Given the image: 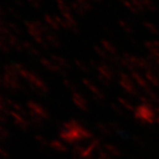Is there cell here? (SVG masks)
<instances>
[{
  "mask_svg": "<svg viewBox=\"0 0 159 159\" xmlns=\"http://www.w3.org/2000/svg\"><path fill=\"white\" fill-rule=\"evenodd\" d=\"M97 79H98V80H99L102 84H103L104 86H106V87H110L111 84V80H109L106 79L105 77L102 76L101 74H98V75H97Z\"/></svg>",
  "mask_w": 159,
  "mask_h": 159,
  "instance_id": "42",
  "label": "cell"
},
{
  "mask_svg": "<svg viewBox=\"0 0 159 159\" xmlns=\"http://www.w3.org/2000/svg\"><path fill=\"white\" fill-rule=\"evenodd\" d=\"M6 26L8 27V29L11 30V32H13L14 34L18 35H22V30L18 27L17 25H15L14 23L11 22H6Z\"/></svg>",
  "mask_w": 159,
  "mask_h": 159,
  "instance_id": "32",
  "label": "cell"
},
{
  "mask_svg": "<svg viewBox=\"0 0 159 159\" xmlns=\"http://www.w3.org/2000/svg\"><path fill=\"white\" fill-rule=\"evenodd\" d=\"M7 10H8V12H9V14H10L11 16H12L14 19H16V20H21V17H20V15L17 11L13 9V8H11V7H8V8H7Z\"/></svg>",
  "mask_w": 159,
  "mask_h": 159,
  "instance_id": "43",
  "label": "cell"
},
{
  "mask_svg": "<svg viewBox=\"0 0 159 159\" xmlns=\"http://www.w3.org/2000/svg\"><path fill=\"white\" fill-rule=\"evenodd\" d=\"M89 65H90L91 67L94 69H97V67H98V64L97 63V61H95V60H93V59H90V60H89Z\"/></svg>",
  "mask_w": 159,
  "mask_h": 159,
  "instance_id": "49",
  "label": "cell"
},
{
  "mask_svg": "<svg viewBox=\"0 0 159 159\" xmlns=\"http://www.w3.org/2000/svg\"><path fill=\"white\" fill-rule=\"evenodd\" d=\"M98 155H99V157L97 159H112L111 157L109 155L108 152H106V151H104L102 149L98 152Z\"/></svg>",
  "mask_w": 159,
  "mask_h": 159,
  "instance_id": "45",
  "label": "cell"
},
{
  "mask_svg": "<svg viewBox=\"0 0 159 159\" xmlns=\"http://www.w3.org/2000/svg\"><path fill=\"white\" fill-rule=\"evenodd\" d=\"M34 139L43 147H47V146L50 145V143L46 140V138H44V137L43 136V135H41V134H35L34 135Z\"/></svg>",
  "mask_w": 159,
  "mask_h": 159,
  "instance_id": "38",
  "label": "cell"
},
{
  "mask_svg": "<svg viewBox=\"0 0 159 159\" xmlns=\"http://www.w3.org/2000/svg\"><path fill=\"white\" fill-rule=\"evenodd\" d=\"M95 1H97V2H100L101 0H95Z\"/></svg>",
  "mask_w": 159,
  "mask_h": 159,
  "instance_id": "56",
  "label": "cell"
},
{
  "mask_svg": "<svg viewBox=\"0 0 159 159\" xmlns=\"http://www.w3.org/2000/svg\"><path fill=\"white\" fill-rule=\"evenodd\" d=\"M10 116L13 119L14 124L17 125L18 127H20L21 130L27 131L29 128V126L32 125L31 122L29 121V119H27L26 117L19 114L16 111H11Z\"/></svg>",
  "mask_w": 159,
  "mask_h": 159,
  "instance_id": "6",
  "label": "cell"
},
{
  "mask_svg": "<svg viewBox=\"0 0 159 159\" xmlns=\"http://www.w3.org/2000/svg\"><path fill=\"white\" fill-rule=\"evenodd\" d=\"M103 29H104V31H105V33H107V34L111 36V37H115V35H114V33L111 30V29H109V28H107V27H104L103 28Z\"/></svg>",
  "mask_w": 159,
  "mask_h": 159,
  "instance_id": "48",
  "label": "cell"
},
{
  "mask_svg": "<svg viewBox=\"0 0 159 159\" xmlns=\"http://www.w3.org/2000/svg\"><path fill=\"white\" fill-rule=\"evenodd\" d=\"M145 77L149 83H151L155 87H159V77L155 72H151V71L145 72Z\"/></svg>",
  "mask_w": 159,
  "mask_h": 159,
  "instance_id": "19",
  "label": "cell"
},
{
  "mask_svg": "<svg viewBox=\"0 0 159 159\" xmlns=\"http://www.w3.org/2000/svg\"><path fill=\"white\" fill-rule=\"evenodd\" d=\"M104 148H105V150H106L108 153H110L111 155H112L114 157H120L122 156L121 150H120L117 146H115V145L109 144V143H105V144H104Z\"/></svg>",
  "mask_w": 159,
  "mask_h": 159,
  "instance_id": "20",
  "label": "cell"
},
{
  "mask_svg": "<svg viewBox=\"0 0 159 159\" xmlns=\"http://www.w3.org/2000/svg\"><path fill=\"white\" fill-rule=\"evenodd\" d=\"M98 71V74H101L102 76L105 77L106 79H108L109 80H112L115 77V73L112 67H111L109 65H106L104 63L98 65V67L97 69Z\"/></svg>",
  "mask_w": 159,
  "mask_h": 159,
  "instance_id": "8",
  "label": "cell"
},
{
  "mask_svg": "<svg viewBox=\"0 0 159 159\" xmlns=\"http://www.w3.org/2000/svg\"><path fill=\"white\" fill-rule=\"evenodd\" d=\"M94 51L97 52V54L100 57H102V59H106V60H108V61H111V55H110L107 51H105L104 49H102L100 46L98 45H94Z\"/></svg>",
  "mask_w": 159,
  "mask_h": 159,
  "instance_id": "23",
  "label": "cell"
},
{
  "mask_svg": "<svg viewBox=\"0 0 159 159\" xmlns=\"http://www.w3.org/2000/svg\"><path fill=\"white\" fill-rule=\"evenodd\" d=\"M45 40L46 42L50 44V45L53 46L55 48H59L61 46V43L57 37V35L54 33H49V34H45Z\"/></svg>",
  "mask_w": 159,
  "mask_h": 159,
  "instance_id": "17",
  "label": "cell"
},
{
  "mask_svg": "<svg viewBox=\"0 0 159 159\" xmlns=\"http://www.w3.org/2000/svg\"><path fill=\"white\" fill-rule=\"evenodd\" d=\"M59 136L67 143H75L85 139H93V134L86 129L79 120L70 119L67 122L63 123L62 126L58 129Z\"/></svg>",
  "mask_w": 159,
  "mask_h": 159,
  "instance_id": "1",
  "label": "cell"
},
{
  "mask_svg": "<svg viewBox=\"0 0 159 159\" xmlns=\"http://www.w3.org/2000/svg\"><path fill=\"white\" fill-rule=\"evenodd\" d=\"M56 1H57V0H56Z\"/></svg>",
  "mask_w": 159,
  "mask_h": 159,
  "instance_id": "58",
  "label": "cell"
},
{
  "mask_svg": "<svg viewBox=\"0 0 159 159\" xmlns=\"http://www.w3.org/2000/svg\"><path fill=\"white\" fill-rule=\"evenodd\" d=\"M157 119V114L155 112V108L152 106H148L141 104L137 106L134 111V119L140 125H146L147 124H153Z\"/></svg>",
  "mask_w": 159,
  "mask_h": 159,
  "instance_id": "2",
  "label": "cell"
},
{
  "mask_svg": "<svg viewBox=\"0 0 159 159\" xmlns=\"http://www.w3.org/2000/svg\"><path fill=\"white\" fill-rule=\"evenodd\" d=\"M1 157L3 159H9V154L4 148H1Z\"/></svg>",
  "mask_w": 159,
  "mask_h": 159,
  "instance_id": "47",
  "label": "cell"
},
{
  "mask_svg": "<svg viewBox=\"0 0 159 159\" xmlns=\"http://www.w3.org/2000/svg\"><path fill=\"white\" fill-rule=\"evenodd\" d=\"M145 94H146V97H148V99L151 101L152 103H155L157 106H159V96L157 94H156L152 89H149V90L146 91Z\"/></svg>",
  "mask_w": 159,
  "mask_h": 159,
  "instance_id": "26",
  "label": "cell"
},
{
  "mask_svg": "<svg viewBox=\"0 0 159 159\" xmlns=\"http://www.w3.org/2000/svg\"><path fill=\"white\" fill-rule=\"evenodd\" d=\"M131 2L134 4V6H135L137 8V10L139 11H144V10H145V7H144V6L142 5V1L141 0H131Z\"/></svg>",
  "mask_w": 159,
  "mask_h": 159,
  "instance_id": "41",
  "label": "cell"
},
{
  "mask_svg": "<svg viewBox=\"0 0 159 159\" xmlns=\"http://www.w3.org/2000/svg\"><path fill=\"white\" fill-rule=\"evenodd\" d=\"M11 108L14 109V111H16V112H18L19 114H20V115H22L24 117L28 116V112L26 111V110L23 108L21 105H20L19 103H17V102H13Z\"/></svg>",
  "mask_w": 159,
  "mask_h": 159,
  "instance_id": "34",
  "label": "cell"
},
{
  "mask_svg": "<svg viewBox=\"0 0 159 159\" xmlns=\"http://www.w3.org/2000/svg\"><path fill=\"white\" fill-rule=\"evenodd\" d=\"M118 102L121 105H123L127 111H135L134 106L129 101H127L126 99H125V98H123V97H118Z\"/></svg>",
  "mask_w": 159,
  "mask_h": 159,
  "instance_id": "27",
  "label": "cell"
},
{
  "mask_svg": "<svg viewBox=\"0 0 159 159\" xmlns=\"http://www.w3.org/2000/svg\"><path fill=\"white\" fill-rule=\"evenodd\" d=\"M44 20H45L47 25H48L51 29H54V30H56V31H58V30L60 29V26H59L58 23L56 21V20H55V18L54 17H52V16L49 15V14H45V15H44Z\"/></svg>",
  "mask_w": 159,
  "mask_h": 159,
  "instance_id": "22",
  "label": "cell"
},
{
  "mask_svg": "<svg viewBox=\"0 0 159 159\" xmlns=\"http://www.w3.org/2000/svg\"><path fill=\"white\" fill-rule=\"evenodd\" d=\"M119 26L123 29V30L126 32L127 34H133L134 33V30L133 29V27L131 26L130 24H128L127 22H125V20H119Z\"/></svg>",
  "mask_w": 159,
  "mask_h": 159,
  "instance_id": "30",
  "label": "cell"
},
{
  "mask_svg": "<svg viewBox=\"0 0 159 159\" xmlns=\"http://www.w3.org/2000/svg\"><path fill=\"white\" fill-rule=\"evenodd\" d=\"M50 148L52 149L56 150L57 152H61V153H66L68 151V148H66V145H64L62 142H58L57 140H53L50 142Z\"/></svg>",
  "mask_w": 159,
  "mask_h": 159,
  "instance_id": "18",
  "label": "cell"
},
{
  "mask_svg": "<svg viewBox=\"0 0 159 159\" xmlns=\"http://www.w3.org/2000/svg\"><path fill=\"white\" fill-rule=\"evenodd\" d=\"M144 46L149 51V54L159 57V41H146L144 42Z\"/></svg>",
  "mask_w": 159,
  "mask_h": 159,
  "instance_id": "11",
  "label": "cell"
},
{
  "mask_svg": "<svg viewBox=\"0 0 159 159\" xmlns=\"http://www.w3.org/2000/svg\"><path fill=\"white\" fill-rule=\"evenodd\" d=\"M57 4L59 11H60V12H61L62 14L71 12V7H70L64 0H57Z\"/></svg>",
  "mask_w": 159,
  "mask_h": 159,
  "instance_id": "25",
  "label": "cell"
},
{
  "mask_svg": "<svg viewBox=\"0 0 159 159\" xmlns=\"http://www.w3.org/2000/svg\"><path fill=\"white\" fill-rule=\"evenodd\" d=\"M19 74H20V76L22 77L23 79L27 80L29 81V84H32V85L37 87L44 94L49 93V88L47 87V85L43 82V80L41 79V77L38 76L37 74H34V73L30 72L29 70H26V69L21 70Z\"/></svg>",
  "mask_w": 159,
  "mask_h": 159,
  "instance_id": "3",
  "label": "cell"
},
{
  "mask_svg": "<svg viewBox=\"0 0 159 159\" xmlns=\"http://www.w3.org/2000/svg\"><path fill=\"white\" fill-rule=\"evenodd\" d=\"M82 83L89 89V91H91L94 94L93 99H94L95 102L98 103V104H101V105L104 103L105 100H106V96L100 89H98L92 81H90L89 80L86 79V78L82 79Z\"/></svg>",
  "mask_w": 159,
  "mask_h": 159,
  "instance_id": "5",
  "label": "cell"
},
{
  "mask_svg": "<svg viewBox=\"0 0 159 159\" xmlns=\"http://www.w3.org/2000/svg\"><path fill=\"white\" fill-rule=\"evenodd\" d=\"M38 1H40V2H41V3H42V2H43V0H38Z\"/></svg>",
  "mask_w": 159,
  "mask_h": 159,
  "instance_id": "57",
  "label": "cell"
},
{
  "mask_svg": "<svg viewBox=\"0 0 159 159\" xmlns=\"http://www.w3.org/2000/svg\"><path fill=\"white\" fill-rule=\"evenodd\" d=\"M109 126H110V128L111 129V130H113L118 135H119L120 137H122V138H127L128 137V134H127V133L125 132L124 129H123V127L121 126V125L119 124V122H116V121H111V122H109Z\"/></svg>",
  "mask_w": 159,
  "mask_h": 159,
  "instance_id": "14",
  "label": "cell"
},
{
  "mask_svg": "<svg viewBox=\"0 0 159 159\" xmlns=\"http://www.w3.org/2000/svg\"><path fill=\"white\" fill-rule=\"evenodd\" d=\"M157 76H158V77H159V67H158V69H157Z\"/></svg>",
  "mask_w": 159,
  "mask_h": 159,
  "instance_id": "55",
  "label": "cell"
},
{
  "mask_svg": "<svg viewBox=\"0 0 159 159\" xmlns=\"http://www.w3.org/2000/svg\"><path fill=\"white\" fill-rule=\"evenodd\" d=\"M0 47H1V51H3L4 53L8 54L10 53V45L8 44V43L6 42V40L1 36V43H0Z\"/></svg>",
  "mask_w": 159,
  "mask_h": 159,
  "instance_id": "37",
  "label": "cell"
},
{
  "mask_svg": "<svg viewBox=\"0 0 159 159\" xmlns=\"http://www.w3.org/2000/svg\"><path fill=\"white\" fill-rule=\"evenodd\" d=\"M155 112H156V114H157V116H158L159 117V106L155 107Z\"/></svg>",
  "mask_w": 159,
  "mask_h": 159,
  "instance_id": "52",
  "label": "cell"
},
{
  "mask_svg": "<svg viewBox=\"0 0 159 159\" xmlns=\"http://www.w3.org/2000/svg\"><path fill=\"white\" fill-rule=\"evenodd\" d=\"M101 44H102V48L107 51L110 55H111V56H119L117 48L113 44H111L109 41L105 39L101 40Z\"/></svg>",
  "mask_w": 159,
  "mask_h": 159,
  "instance_id": "16",
  "label": "cell"
},
{
  "mask_svg": "<svg viewBox=\"0 0 159 159\" xmlns=\"http://www.w3.org/2000/svg\"><path fill=\"white\" fill-rule=\"evenodd\" d=\"M97 128L99 130V132L102 134L103 136H111L112 134V130L110 128L109 125H106L105 124H103L102 122H97L96 124Z\"/></svg>",
  "mask_w": 159,
  "mask_h": 159,
  "instance_id": "21",
  "label": "cell"
},
{
  "mask_svg": "<svg viewBox=\"0 0 159 159\" xmlns=\"http://www.w3.org/2000/svg\"><path fill=\"white\" fill-rule=\"evenodd\" d=\"M119 2H121L124 6L128 9V10H130L132 12H134V13H138L139 11L137 10V8L135 6H134V4L132 3V2H129L128 0H119Z\"/></svg>",
  "mask_w": 159,
  "mask_h": 159,
  "instance_id": "35",
  "label": "cell"
},
{
  "mask_svg": "<svg viewBox=\"0 0 159 159\" xmlns=\"http://www.w3.org/2000/svg\"><path fill=\"white\" fill-rule=\"evenodd\" d=\"M156 121H157V123L159 125V117L158 116H157V119H156Z\"/></svg>",
  "mask_w": 159,
  "mask_h": 159,
  "instance_id": "53",
  "label": "cell"
},
{
  "mask_svg": "<svg viewBox=\"0 0 159 159\" xmlns=\"http://www.w3.org/2000/svg\"><path fill=\"white\" fill-rule=\"evenodd\" d=\"M142 3V5L144 6L145 8H147L148 11H156L157 10V6H155L153 2L151 0H141Z\"/></svg>",
  "mask_w": 159,
  "mask_h": 159,
  "instance_id": "33",
  "label": "cell"
},
{
  "mask_svg": "<svg viewBox=\"0 0 159 159\" xmlns=\"http://www.w3.org/2000/svg\"><path fill=\"white\" fill-rule=\"evenodd\" d=\"M72 159H81V158H80V157H75V156H73Z\"/></svg>",
  "mask_w": 159,
  "mask_h": 159,
  "instance_id": "54",
  "label": "cell"
},
{
  "mask_svg": "<svg viewBox=\"0 0 159 159\" xmlns=\"http://www.w3.org/2000/svg\"><path fill=\"white\" fill-rule=\"evenodd\" d=\"M130 42L134 44V45H135V46H138V42H137L136 40L135 39H134V38H132V37H130Z\"/></svg>",
  "mask_w": 159,
  "mask_h": 159,
  "instance_id": "51",
  "label": "cell"
},
{
  "mask_svg": "<svg viewBox=\"0 0 159 159\" xmlns=\"http://www.w3.org/2000/svg\"><path fill=\"white\" fill-rule=\"evenodd\" d=\"M118 75L119 76V84L125 89L129 95L134 97H139V91L136 89L134 81L130 77L123 72H118Z\"/></svg>",
  "mask_w": 159,
  "mask_h": 159,
  "instance_id": "4",
  "label": "cell"
},
{
  "mask_svg": "<svg viewBox=\"0 0 159 159\" xmlns=\"http://www.w3.org/2000/svg\"><path fill=\"white\" fill-rule=\"evenodd\" d=\"M29 118H30V122L32 125L34 126L35 129H43L44 124H43V119H42L39 115L34 113L33 111H29Z\"/></svg>",
  "mask_w": 159,
  "mask_h": 159,
  "instance_id": "12",
  "label": "cell"
},
{
  "mask_svg": "<svg viewBox=\"0 0 159 159\" xmlns=\"http://www.w3.org/2000/svg\"><path fill=\"white\" fill-rule=\"evenodd\" d=\"M111 108L114 111L118 114V115H120V116H125V111L120 108L118 104H116L115 102H111Z\"/></svg>",
  "mask_w": 159,
  "mask_h": 159,
  "instance_id": "40",
  "label": "cell"
},
{
  "mask_svg": "<svg viewBox=\"0 0 159 159\" xmlns=\"http://www.w3.org/2000/svg\"><path fill=\"white\" fill-rule=\"evenodd\" d=\"M63 84L65 85V87L66 89H68L69 90H71L73 93H76L78 91V88L77 86L74 84L73 81H71L70 80H68L67 78H64L63 79Z\"/></svg>",
  "mask_w": 159,
  "mask_h": 159,
  "instance_id": "29",
  "label": "cell"
},
{
  "mask_svg": "<svg viewBox=\"0 0 159 159\" xmlns=\"http://www.w3.org/2000/svg\"><path fill=\"white\" fill-rule=\"evenodd\" d=\"M132 139L140 147H142V148H145L146 147V142H145V141L141 136L136 135V134H134V135H132Z\"/></svg>",
  "mask_w": 159,
  "mask_h": 159,
  "instance_id": "39",
  "label": "cell"
},
{
  "mask_svg": "<svg viewBox=\"0 0 159 159\" xmlns=\"http://www.w3.org/2000/svg\"><path fill=\"white\" fill-rule=\"evenodd\" d=\"M131 77L136 81L137 84L140 86L142 89H143V90L145 91V92L151 89V88H150V86L148 83V81L144 79L142 76V74H140L138 72H136V71L131 72Z\"/></svg>",
  "mask_w": 159,
  "mask_h": 159,
  "instance_id": "10",
  "label": "cell"
},
{
  "mask_svg": "<svg viewBox=\"0 0 159 159\" xmlns=\"http://www.w3.org/2000/svg\"><path fill=\"white\" fill-rule=\"evenodd\" d=\"M74 64L81 72H83L85 74H90V67L88 66L85 63H83L82 61L79 60V59H74Z\"/></svg>",
  "mask_w": 159,
  "mask_h": 159,
  "instance_id": "28",
  "label": "cell"
},
{
  "mask_svg": "<svg viewBox=\"0 0 159 159\" xmlns=\"http://www.w3.org/2000/svg\"><path fill=\"white\" fill-rule=\"evenodd\" d=\"M21 44H22L24 51H29L31 55L35 56V57H41L42 56L41 51L37 48H35L32 43H30L29 42H28V41H22L21 42Z\"/></svg>",
  "mask_w": 159,
  "mask_h": 159,
  "instance_id": "15",
  "label": "cell"
},
{
  "mask_svg": "<svg viewBox=\"0 0 159 159\" xmlns=\"http://www.w3.org/2000/svg\"><path fill=\"white\" fill-rule=\"evenodd\" d=\"M73 101L76 106L83 111H89V104L84 97L78 92L73 93Z\"/></svg>",
  "mask_w": 159,
  "mask_h": 159,
  "instance_id": "9",
  "label": "cell"
},
{
  "mask_svg": "<svg viewBox=\"0 0 159 159\" xmlns=\"http://www.w3.org/2000/svg\"><path fill=\"white\" fill-rule=\"evenodd\" d=\"M10 137V133L6 129L4 125L1 126V139L2 140H6Z\"/></svg>",
  "mask_w": 159,
  "mask_h": 159,
  "instance_id": "44",
  "label": "cell"
},
{
  "mask_svg": "<svg viewBox=\"0 0 159 159\" xmlns=\"http://www.w3.org/2000/svg\"><path fill=\"white\" fill-rule=\"evenodd\" d=\"M70 7L74 10L79 16H81V17H83V16H85L86 15V11L82 9V7L80 6L79 4L76 2V1H73V2H71L70 3Z\"/></svg>",
  "mask_w": 159,
  "mask_h": 159,
  "instance_id": "24",
  "label": "cell"
},
{
  "mask_svg": "<svg viewBox=\"0 0 159 159\" xmlns=\"http://www.w3.org/2000/svg\"><path fill=\"white\" fill-rule=\"evenodd\" d=\"M51 60L55 63L57 66H58L59 67L65 69V70H70V69H72V66H71L70 63L67 60H66L65 58H63L62 57H60L58 55L52 54V55H51Z\"/></svg>",
  "mask_w": 159,
  "mask_h": 159,
  "instance_id": "13",
  "label": "cell"
},
{
  "mask_svg": "<svg viewBox=\"0 0 159 159\" xmlns=\"http://www.w3.org/2000/svg\"><path fill=\"white\" fill-rule=\"evenodd\" d=\"M143 26L148 29L150 33H152L154 34H159V30L156 27V25H154V24L150 22H144L143 23Z\"/></svg>",
  "mask_w": 159,
  "mask_h": 159,
  "instance_id": "36",
  "label": "cell"
},
{
  "mask_svg": "<svg viewBox=\"0 0 159 159\" xmlns=\"http://www.w3.org/2000/svg\"><path fill=\"white\" fill-rule=\"evenodd\" d=\"M1 121H2V123H6L7 121V117L3 115V114H1Z\"/></svg>",
  "mask_w": 159,
  "mask_h": 159,
  "instance_id": "50",
  "label": "cell"
},
{
  "mask_svg": "<svg viewBox=\"0 0 159 159\" xmlns=\"http://www.w3.org/2000/svg\"><path fill=\"white\" fill-rule=\"evenodd\" d=\"M29 3L32 5V6H34V8H36V9H40L41 8V6H42V4H41V2L38 1V0H28Z\"/></svg>",
  "mask_w": 159,
  "mask_h": 159,
  "instance_id": "46",
  "label": "cell"
},
{
  "mask_svg": "<svg viewBox=\"0 0 159 159\" xmlns=\"http://www.w3.org/2000/svg\"><path fill=\"white\" fill-rule=\"evenodd\" d=\"M27 105L29 107V111L39 115L42 119H46V120L50 119V114L48 113V111L40 103L34 102V101H28Z\"/></svg>",
  "mask_w": 159,
  "mask_h": 159,
  "instance_id": "7",
  "label": "cell"
},
{
  "mask_svg": "<svg viewBox=\"0 0 159 159\" xmlns=\"http://www.w3.org/2000/svg\"><path fill=\"white\" fill-rule=\"evenodd\" d=\"M76 2L79 4L80 6L82 7V9L87 12V11H90L93 9V6L91 5V3L89 0H76Z\"/></svg>",
  "mask_w": 159,
  "mask_h": 159,
  "instance_id": "31",
  "label": "cell"
}]
</instances>
